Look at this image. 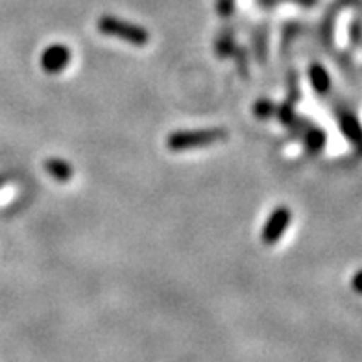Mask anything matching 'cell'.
<instances>
[{"label":"cell","instance_id":"1","mask_svg":"<svg viewBox=\"0 0 362 362\" xmlns=\"http://www.w3.org/2000/svg\"><path fill=\"white\" fill-rule=\"evenodd\" d=\"M228 132L224 128H207V129H187V132H176L167 139V146L172 152H183L191 148L207 146V144L226 141Z\"/></svg>","mask_w":362,"mask_h":362},{"label":"cell","instance_id":"2","mask_svg":"<svg viewBox=\"0 0 362 362\" xmlns=\"http://www.w3.org/2000/svg\"><path fill=\"white\" fill-rule=\"evenodd\" d=\"M98 30H100L104 35L119 37L122 39V41L137 45V47H143V45H146L148 41H150V34H148L146 28H141L137 24L120 21L117 19V17H111V15H104V17L98 21Z\"/></svg>","mask_w":362,"mask_h":362},{"label":"cell","instance_id":"3","mask_svg":"<svg viewBox=\"0 0 362 362\" xmlns=\"http://www.w3.org/2000/svg\"><path fill=\"white\" fill-rule=\"evenodd\" d=\"M292 222V211L285 205L281 207H277L274 213L270 215V218L267 220V224L262 228L261 238L262 243L267 244V246H272V244H276L281 235L285 233V229L288 228V224Z\"/></svg>","mask_w":362,"mask_h":362},{"label":"cell","instance_id":"4","mask_svg":"<svg viewBox=\"0 0 362 362\" xmlns=\"http://www.w3.org/2000/svg\"><path fill=\"white\" fill-rule=\"evenodd\" d=\"M71 50L65 45H50V47L41 54V67L48 74L62 72L71 63Z\"/></svg>","mask_w":362,"mask_h":362},{"label":"cell","instance_id":"5","mask_svg":"<svg viewBox=\"0 0 362 362\" xmlns=\"http://www.w3.org/2000/svg\"><path fill=\"white\" fill-rule=\"evenodd\" d=\"M45 168H47V172L50 176L56 177V180L62 181V183H65V181H69L72 177V167L67 161H63V159H48V161L45 163Z\"/></svg>","mask_w":362,"mask_h":362},{"label":"cell","instance_id":"6","mask_svg":"<svg viewBox=\"0 0 362 362\" xmlns=\"http://www.w3.org/2000/svg\"><path fill=\"white\" fill-rule=\"evenodd\" d=\"M309 76H310V83H313V87L316 89V93L325 95V93L329 90V87H331V80H329L327 71H325L322 65L315 63V65H310Z\"/></svg>","mask_w":362,"mask_h":362},{"label":"cell","instance_id":"7","mask_svg":"<svg viewBox=\"0 0 362 362\" xmlns=\"http://www.w3.org/2000/svg\"><path fill=\"white\" fill-rule=\"evenodd\" d=\"M342 128H344V134L348 135L351 141H361L362 139V129L358 126V122L353 119L351 115H342Z\"/></svg>","mask_w":362,"mask_h":362},{"label":"cell","instance_id":"8","mask_svg":"<svg viewBox=\"0 0 362 362\" xmlns=\"http://www.w3.org/2000/svg\"><path fill=\"white\" fill-rule=\"evenodd\" d=\"M325 143V135L324 132H310V135L307 137V144H309V148L313 150V152H316V150H320V148L324 146Z\"/></svg>","mask_w":362,"mask_h":362},{"label":"cell","instance_id":"9","mask_svg":"<svg viewBox=\"0 0 362 362\" xmlns=\"http://www.w3.org/2000/svg\"><path fill=\"white\" fill-rule=\"evenodd\" d=\"M351 286H353V291L357 292V294H362V270L355 274V277H353V281H351Z\"/></svg>","mask_w":362,"mask_h":362},{"label":"cell","instance_id":"10","mask_svg":"<svg viewBox=\"0 0 362 362\" xmlns=\"http://www.w3.org/2000/svg\"><path fill=\"white\" fill-rule=\"evenodd\" d=\"M255 111H257L259 115H268L272 111V107H270V104H267V102H264V104H261V102H259L257 107H255Z\"/></svg>","mask_w":362,"mask_h":362}]
</instances>
